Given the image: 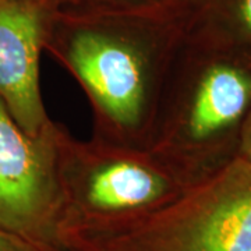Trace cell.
<instances>
[{"label":"cell","instance_id":"cell-1","mask_svg":"<svg viewBox=\"0 0 251 251\" xmlns=\"http://www.w3.org/2000/svg\"><path fill=\"white\" fill-rule=\"evenodd\" d=\"M75 251H251V163L236 156L169 206Z\"/></svg>","mask_w":251,"mask_h":251},{"label":"cell","instance_id":"cell-2","mask_svg":"<svg viewBox=\"0 0 251 251\" xmlns=\"http://www.w3.org/2000/svg\"><path fill=\"white\" fill-rule=\"evenodd\" d=\"M63 201L45 150L0 100V227L41 251L59 249Z\"/></svg>","mask_w":251,"mask_h":251},{"label":"cell","instance_id":"cell-3","mask_svg":"<svg viewBox=\"0 0 251 251\" xmlns=\"http://www.w3.org/2000/svg\"><path fill=\"white\" fill-rule=\"evenodd\" d=\"M41 39V16L31 0H0V100L29 137H38L45 122L39 92Z\"/></svg>","mask_w":251,"mask_h":251},{"label":"cell","instance_id":"cell-4","mask_svg":"<svg viewBox=\"0 0 251 251\" xmlns=\"http://www.w3.org/2000/svg\"><path fill=\"white\" fill-rule=\"evenodd\" d=\"M75 72L115 120L130 125L140 116L144 72L131 48L115 38L81 32L70 48Z\"/></svg>","mask_w":251,"mask_h":251},{"label":"cell","instance_id":"cell-5","mask_svg":"<svg viewBox=\"0 0 251 251\" xmlns=\"http://www.w3.org/2000/svg\"><path fill=\"white\" fill-rule=\"evenodd\" d=\"M251 109V63L237 54L221 56L201 72L186 115V134L208 144L230 133Z\"/></svg>","mask_w":251,"mask_h":251},{"label":"cell","instance_id":"cell-6","mask_svg":"<svg viewBox=\"0 0 251 251\" xmlns=\"http://www.w3.org/2000/svg\"><path fill=\"white\" fill-rule=\"evenodd\" d=\"M214 41L251 63V0H205Z\"/></svg>","mask_w":251,"mask_h":251},{"label":"cell","instance_id":"cell-7","mask_svg":"<svg viewBox=\"0 0 251 251\" xmlns=\"http://www.w3.org/2000/svg\"><path fill=\"white\" fill-rule=\"evenodd\" d=\"M0 251H41L35 244L0 227Z\"/></svg>","mask_w":251,"mask_h":251},{"label":"cell","instance_id":"cell-8","mask_svg":"<svg viewBox=\"0 0 251 251\" xmlns=\"http://www.w3.org/2000/svg\"><path fill=\"white\" fill-rule=\"evenodd\" d=\"M237 156L251 163V109L249 110L240 128Z\"/></svg>","mask_w":251,"mask_h":251},{"label":"cell","instance_id":"cell-9","mask_svg":"<svg viewBox=\"0 0 251 251\" xmlns=\"http://www.w3.org/2000/svg\"><path fill=\"white\" fill-rule=\"evenodd\" d=\"M49 251H75V250H69V249H53V250Z\"/></svg>","mask_w":251,"mask_h":251}]
</instances>
